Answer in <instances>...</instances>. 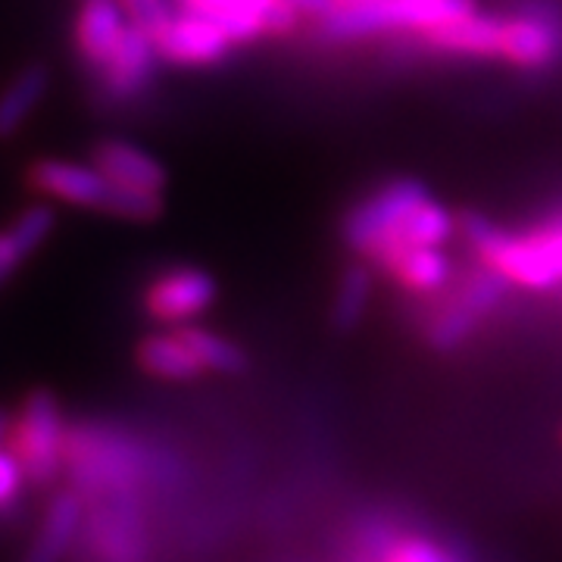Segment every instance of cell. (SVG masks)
I'll use <instances>...</instances> for the list:
<instances>
[{
    "label": "cell",
    "instance_id": "8",
    "mask_svg": "<svg viewBox=\"0 0 562 562\" xmlns=\"http://www.w3.org/2000/svg\"><path fill=\"white\" fill-rule=\"evenodd\" d=\"M25 181L32 191H38L44 198L88 206V210H103V213L116 191V181L106 179L94 162L50 160V157L32 162L25 169Z\"/></svg>",
    "mask_w": 562,
    "mask_h": 562
},
{
    "label": "cell",
    "instance_id": "1",
    "mask_svg": "<svg viewBox=\"0 0 562 562\" xmlns=\"http://www.w3.org/2000/svg\"><path fill=\"white\" fill-rule=\"evenodd\" d=\"M460 225L416 179H394L362 198L341 222L344 244L360 260L382 266L406 247H443Z\"/></svg>",
    "mask_w": 562,
    "mask_h": 562
},
{
    "label": "cell",
    "instance_id": "26",
    "mask_svg": "<svg viewBox=\"0 0 562 562\" xmlns=\"http://www.w3.org/2000/svg\"><path fill=\"white\" fill-rule=\"evenodd\" d=\"M301 16H310V20L322 22L328 13H335L338 0H288Z\"/></svg>",
    "mask_w": 562,
    "mask_h": 562
},
{
    "label": "cell",
    "instance_id": "3",
    "mask_svg": "<svg viewBox=\"0 0 562 562\" xmlns=\"http://www.w3.org/2000/svg\"><path fill=\"white\" fill-rule=\"evenodd\" d=\"M475 10V0H360L335 7L319 22L322 35L331 41H360L387 32L425 35L441 22L457 20Z\"/></svg>",
    "mask_w": 562,
    "mask_h": 562
},
{
    "label": "cell",
    "instance_id": "10",
    "mask_svg": "<svg viewBox=\"0 0 562 562\" xmlns=\"http://www.w3.org/2000/svg\"><path fill=\"white\" fill-rule=\"evenodd\" d=\"M160 60L172 66H216L232 54V38L213 20L201 13L179 10L172 20L154 35Z\"/></svg>",
    "mask_w": 562,
    "mask_h": 562
},
{
    "label": "cell",
    "instance_id": "22",
    "mask_svg": "<svg viewBox=\"0 0 562 562\" xmlns=\"http://www.w3.org/2000/svg\"><path fill=\"white\" fill-rule=\"evenodd\" d=\"M372 269L366 262H353L344 269L341 281L335 288V301H331V322L335 328L350 331L362 322V316L369 313V303H372Z\"/></svg>",
    "mask_w": 562,
    "mask_h": 562
},
{
    "label": "cell",
    "instance_id": "16",
    "mask_svg": "<svg viewBox=\"0 0 562 562\" xmlns=\"http://www.w3.org/2000/svg\"><path fill=\"white\" fill-rule=\"evenodd\" d=\"M409 294H438L453 279V262L441 247H406L379 266Z\"/></svg>",
    "mask_w": 562,
    "mask_h": 562
},
{
    "label": "cell",
    "instance_id": "6",
    "mask_svg": "<svg viewBox=\"0 0 562 562\" xmlns=\"http://www.w3.org/2000/svg\"><path fill=\"white\" fill-rule=\"evenodd\" d=\"M66 462L72 479H79L88 491H106L113 497H125L140 479V450L122 438H113L101 428L85 425L66 438Z\"/></svg>",
    "mask_w": 562,
    "mask_h": 562
},
{
    "label": "cell",
    "instance_id": "5",
    "mask_svg": "<svg viewBox=\"0 0 562 562\" xmlns=\"http://www.w3.org/2000/svg\"><path fill=\"white\" fill-rule=\"evenodd\" d=\"M506 291H509V281L491 266L479 262L472 272L462 276L457 291L438 306V313H431V319L425 325L428 347L438 353H450L462 347L479 331V325L501 306Z\"/></svg>",
    "mask_w": 562,
    "mask_h": 562
},
{
    "label": "cell",
    "instance_id": "9",
    "mask_svg": "<svg viewBox=\"0 0 562 562\" xmlns=\"http://www.w3.org/2000/svg\"><path fill=\"white\" fill-rule=\"evenodd\" d=\"M216 291L220 288L210 272L194 269V266H181V269H169L150 281L140 303H144V313L157 322L188 325L213 306Z\"/></svg>",
    "mask_w": 562,
    "mask_h": 562
},
{
    "label": "cell",
    "instance_id": "7",
    "mask_svg": "<svg viewBox=\"0 0 562 562\" xmlns=\"http://www.w3.org/2000/svg\"><path fill=\"white\" fill-rule=\"evenodd\" d=\"M181 10L213 20L232 44H250L266 35H291L301 13L288 0H179Z\"/></svg>",
    "mask_w": 562,
    "mask_h": 562
},
{
    "label": "cell",
    "instance_id": "15",
    "mask_svg": "<svg viewBox=\"0 0 562 562\" xmlns=\"http://www.w3.org/2000/svg\"><path fill=\"white\" fill-rule=\"evenodd\" d=\"M125 13L116 0H85L79 20H76V47L85 66L98 76L103 63L116 50L122 32H125Z\"/></svg>",
    "mask_w": 562,
    "mask_h": 562
},
{
    "label": "cell",
    "instance_id": "17",
    "mask_svg": "<svg viewBox=\"0 0 562 562\" xmlns=\"http://www.w3.org/2000/svg\"><path fill=\"white\" fill-rule=\"evenodd\" d=\"M54 225H57L54 210L47 203H35V206L22 210L7 232H0V288L20 272L22 262L29 260L41 244L50 238Z\"/></svg>",
    "mask_w": 562,
    "mask_h": 562
},
{
    "label": "cell",
    "instance_id": "23",
    "mask_svg": "<svg viewBox=\"0 0 562 562\" xmlns=\"http://www.w3.org/2000/svg\"><path fill=\"white\" fill-rule=\"evenodd\" d=\"M375 562H457V557L441 547V543L416 538V535H401L379 547Z\"/></svg>",
    "mask_w": 562,
    "mask_h": 562
},
{
    "label": "cell",
    "instance_id": "25",
    "mask_svg": "<svg viewBox=\"0 0 562 562\" xmlns=\"http://www.w3.org/2000/svg\"><path fill=\"white\" fill-rule=\"evenodd\" d=\"M122 7H125V20L138 25L150 38L176 16V7L169 0H122Z\"/></svg>",
    "mask_w": 562,
    "mask_h": 562
},
{
    "label": "cell",
    "instance_id": "4",
    "mask_svg": "<svg viewBox=\"0 0 562 562\" xmlns=\"http://www.w3.org/2000/svg\"><path fill=\"white\" fill-rule=\"evenodd\" d=\"M66 422L60 401L50 391H32L20 406L16 422H10V450L16 453L22 475L32 487H44L57 479L66 460Z\"/></svg>",
    "mask_w": 562,
    "mask_h": 562
},
{
    "label": "cell",
    "instance_id": "21",
    "mask_svg": "<svg viewBox=\"0 0 562 562\" xmlns=\"http://www.w3.org/2000/svg\"><path fill=\"white\" fill-rule=\"evenodd\" d=\"M179 335L184 344L194 350V357L201 360L203 372H216V375H241L247 369V353L235 341L222 338L210 328L201 325H179Z\"/></svg>",
    "mask_w": 562,
    "mask_h": 562
},
{
    "label": "cell",
    "instance_id": "11",
    "mask_svg": "<svg viewBox=\"0 0 562 562\" xmlns=\"http://www.w3.org/2000/svg\"><path fill=\"white\" fill-rule=\"evenodd\" d=\"M157 60H160V54L154 47V38L147 32H140L138 25L128 22L116 50L110 54V60L103 63V69L98 72L103 98L113 103L138 98L140 91L154 81Z\"/></svg>",
    "mask_w": 562,
    "mask_h": 562
},
{
    "label": "cell",
    "instance_id": "24",
    "mask_svg": "<svg viewBox=\"0 0 562 562\" xmlns=\"http://www.w3.org/2000/svg\"><path fill=\"white\" fill-rule=\"evenodd\" d=\"M7 435H10V419H7V413L0 409V509H10V506L16 503V497H20L22 491V482H25L16 453L3 447V438H7Z\"/></svg>",
    "mask_w": 562,
    "mask_h": 562
},
{
    "label": "cell",
    "instance_id": "2",
    "mask_svg": "<svg viewBox=\"0 0 562 562\" xmlns=\"http://www.w3.org/2000/svg\"><path fill=\"white\" fill-rule=\"evenodd\" d=\"M460 232L475 260L501 272L513 288L550 291L562 284V216L528 232H506L479 213H465Z\"/></svg>",
    "mask_w": 562,
    "mask_h": 562
},
{
    "label": "cell",
    "instance_id": "18",
    "mask_svg": "<svg viewBox=\"0 0 562 562\" xmlns=\"http://www.w3.org/2000/svg\"><path fill=\"white\" fill-rule=\"evenodd\" d=\"M81 525V497L76 491H60L50 509L41 522L35 541L29 547L25 560L22 562H63V557L69 553V547L76 543Z\"/></svg>",
    "mask_w": 562,
    "mask_h": 562
},
{
    "label": "cell",
    "instance_id": "14",
    "mask_svg": "<svg viewBox=\"0 0 562 562\" xmlns=\"http://www.w3.org/2000/svg\"><path fill=\"white\" fill-rule=\"evenodd\" d=\"M91 162L101 169L103 176L125 188H140V191H166L169 172L154 154L140 150L128 140H101L91 150Z\"/></svg>",
    "mask_w": 562,
    "mask_h": 562
},
{
    "label": "cell",
    "instance_id": "20",
    "mask_svg": "<svg viewBox=\"0 0 562 562\" xmlns=\"http://www.w3.org/2000/svg\"><path fill=\"white\" fill-rule=\"evenodd\" d=\"M135 360L147 375L162 379V382H191L203 375L201 360L194 357V350L184 344L179 331L144 338L135 350Z\"/></svg>",
    "mask_w": 562,
    "mask_h": 562
},
{
    "label": "cell",
    "instance_id": "13",
    "mask_svg": "<svg viewBox=\"0 0 562 562\" xmlns=\"http://www.w3.org/2000/svg\"><path fill=\"white\" fill-rule=\"evenodd\" d=\"M428 47L453 54V57H472V60H501L503 57V16L491 13H465L457 20L441 22L419 35Z\"/></svg>",
    "mask_w": 562,
    "mask_h": 562
},
{
    "label": "cell",
    "instance_id": "12",
    "mask_svg": "<svg viewBox=\"0 0 562 562\" xmlns=\"http://www.w3.org/2000/svg\"><path fill=\"white\" fill-rule=\"evenodd\" d=\"M501 60L516 69H550L562 60V25L547 13L503 16Z\"/></svg>",
    "mask_w": 562,
    "mask_h": 562
},
{
    "label": "cell",
    "instance_id": "19",
    "mask_svg": "<svg viewBox=\"0 0 562 562\" xmlns=\"http://www.w3.org/2000/svg\"><path fill=\"white\" fill-rule=\"evenodd\" d=\"M50 66L44 63H29L10 79L0 94V140H10L29 122L44 94L50 91Z\"/></svg>",
    "mask_w": 562,
    "mask_h": 562
}]
</instances>
